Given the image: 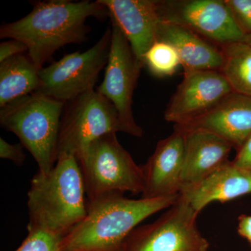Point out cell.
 Wrapping results in <instances>:
<instances>
[{
	"label": "cell",
	"mask_w": 251,
	"mask_h": 251,
	"mask_svg": "<svg viewBox=\"0 0 251 251\" xmlns=\"http://www.w3.org/2000/svg\"><path fill=\"white\" fill-rule=\"evenodd\" d=\"M32 11L14 23L0 27L1 39L25 44L27 53L39 70L64 46L87 40V18L101 19L108 10L98 1L50 0L36 1Z\"/></svg>",
	"instance_id": "obj_1"
},
{
	"label": "cell",
	"mask_w": 251,
	"mask_h": 251,
	"mask_svg": "<svg viewBox=\"0 0 251 251\" xmlns=\"http://www.w3.org/2000/svg\"><path fill=\"white\" fill-rule=\"evenodd\" d=\"M179 196L133 200L115 193L87 202V215L62 238L60 250L122 251L142 221L171 207Z\"/></svg>",
	"instance_id": "obj_2"
},
{
	"label": "cell",
	"mask_w": 251,
	"mask_h": 251,
	"mask_svg": "<svg viewBox=\"0 0 251 251\" xmlns=\"http://www.w3.org/2000/svg\"><path fill=\"white\" fill-rule=\"evenodd\" d=\"M83 177L76 157L64 153L57 157L48 174L38 172L28 192L27 230L44 229L65 237L87 213Z\"/></svg>",
	"instance_id": "obj_3"
},
{
	"label": "cell",
	"mask_w": 251,
	"mask_h": 251,
	"mask_svg": "<svg viewBox=\"0 0 251 251\" xmlns=\"http://www.w3.org/2000/svg\"><path fill=\"white\" fill-rule=\"evenodd\" d=\"M65 103L40 92L25 96L0 110V124L14 133L46 175L57 161L61 118Z\"/></svg>",
	"instance_id": "obj_4"
},
{
	"label": "cell",
	"mask_w": 251,
	"mask_h": 251,
	"mask_svg": "<svg viewBox=\"0 0 251 251\" xmlns=\"http://www.w3.org/2000/svg\"><path fill=\"white\" fill-rule=\"evenodd\" d=\"M85 184L87 202L110 194H142L143 167L119 143L115 133L100 137L76 156Z\"/></svg>",
	"instance_id": "obj_5"
},
{
	"label": "cell",
	"mask_w": 251,
	"mask_h": 251,
	"mask_svg": "<svg viewBox=\"0 0 251 251\" xmlns=\"http://www.w3.org/2000/svg\"><path fill=\"white\" fill-rule=\"evenodd\" d=\"M119 131L125 128L115 105L97 91H89L64 105L57 157L64 153L76 157L94 140Z\"/></svg>",
	"instance_id": "obj_6"
},
{
	"label": "cell",
	"mask_w": 251,
	"mask_h": 251,
	"mask_svg": "<svg viewBox=\"0 0 251 251\" xmlns=\"http://www.w3.org/2000/svg\"><path fill=\"white\" fill-rule=\"evenodd\" d=\"M111 37L110 26L90 49L66 54L43 68L38 92L66 103L93 90L99 74L108 63Z\"/></svg>",
	"instance_id": "obj_7"
},
{
	"label": "cell",
	"mask_w": 251,
	"mask_h": 251,
	"mask_svg": "<svg viewBox=\"0 0 251 251\" xmlns=\"http://www.w3.org/2000/svg\"><path fill=\"white\" fill-rule=\"evenodd\" d=\"M199 213L181 196L154 222L137 227L122 251H207L197 226Z\"/></svg>",
	"instance_id": "obj_8"
},
{
	"label": "cell",
	"mask_w": 251,
	"mask_h": 251,
	"mask_svg": "<svg viewBox=\"0 0 251 251\" xmlns=\"http://www.w3.org/2000/svg\"><path fill=\"white\" fill-rule=\"evenodd\" d=\"M161 21L175 23L221 46L248 42L225 0H158Z\"/></svg>",
	"instance_id": "obj_9"
},
{
	"label": "cell",
	"mask_w": 251,
	"mask_h": 251,
	"mask_svg": "<svg viewBox=\"0 0 251 251\" xmlns=\"http://www.w3.org/2000/svg\"><path fill=\"white\" fill-rule=\"evenodd\" d=\"M111 21L112 37L105 76L97 89L115 105L125 133L143 136V130L133 117V96L143 64L132 50L129 42L116 23Z\"/></svg>",
	"instance_id": "obj_10"
},
{
	"label": "cell",
	"mask_w": 251,
	"mask_h": 251,
	"mask_svg": "<svg viewBox=\"0 0 251 251\" xmlns=\"http://www.w3.org/2000/svg\"><path fill=\"white\" fill-rule=\"evenodd\" d=\"M233 92L220 71H186L164 112L166 121L184 125Z\"/></svg>",
	"instance_id": "obj_11"
},
{
	"label": "cell",
	"mask_w": 251,
	"mask_h": 251,
	"mask_svg": "<svg viewBox=\"0 0 251 251\" xmlns=\"http://www.w3.org/2000/svg\"><path fill=\"white\" fill-rule=\"evenodd\" d=\"M184 155L185 132L175 126L174 132L158 142L154 152L142 166L145 175L142 198L179 196Z\"/></svg>",
	"instance_id": "obj_12"
},
{
	"label": "cell",
	"mask_w": 251,
	"mask_h": 251,
	"mask_svg": "<svg viewBox=\"0 0 251 251\" xmlns=\"http://www.w3.org/2000/svg\"><path fill=\"white\" fill-rule=\"evenodd\" d=\"M108 10V17L124 33L140 62L156 41L161 23L158 0H99ZM144 66V65H143Z\"/></svg>",
	"instance_id": "obj_13"
},
{
	"label": "cell",
	"mask_w": 251,
	"mask_h": 251,
	"mask_svg": "<svg viewBox=\"0 0 251 251\" xmlns=\"http://www.w3.org/2000/svg\"><path fill=\"white\" fill-rule=\"evenodd\" d=\"M175 126L211 132L238 150L251 135V97L232 92L202 116Z\"/></svg>",
	"instance_id": "obj_14"
},
{
	"label": "cell",
	"mask_w": 251,
	"mask_h": 251,
	"mask_svg": "<svg viewBox=\"0 0 251 251\" xmlns=\"http://www.w3.org/2000/svg\"><path fill=\"white\" fill-rule=\"evenodd\" d=\"M178 127L185 132V155L181 191L185 188L197 184L228 162L229 153L233 148L224 138L211 132Z\"/></svg>",
	"instance_id": "obj_15"
},
{
	"label": "cell",
	"mask_w": 251,
	"mask_h": 251,
	"mask_svg": "<svg viewBox=\"0 0 251 251\" xmlns=\"http://www.w3.org/2000/svg\"><path fill=\"white\" fill-rule=\"evenodd\" d=\"M251 193V173L228 161L179 196L198 213L213 202H226Z\"/></svg>",
	"instance_id": "obj_16"
},
{
	"label": "cell",
	"mask_w": 251,
	"mask_h": 251,
	"mask_svg": "<svg viewBox=\"0 0 251 251\" xmlns=\"http://www.w3.org/2000/svg\"><path fill=\"white\" fill-rule=\"evenodd\" d=\"M157 41L175 48L184 72L220 71L222 67L224 57L221 48L179 25L161 21Z\"/></svg>",
	"instance_id": "obj_17"
},
{
	"label": "cell",
	"mask_w": 251,
	"mask_h": 251,
	"mask_svg": "<svg viewBox=\"0 0 251 251\" xmlns=\"http://www.w3.org/2000/svg\"><path fill=\"white\" fill-rule=\"evenodd\" d=\"M40 71L27 52L0 63V107L38 92Z\"/></svg>",
	"instance_id": "obj_18"
},
{
	"label": "cell",
	"mask_w": 251,
	"mask_h": 251,
	"mask_svg": "<svg viewBox=\"0 0 251 251\" xmlns=\"http://www.w3.org/2000/svg\"><path fill=\"white\" fill-rule=\"evenodd\" d=\"M220 48L224 57L220 72L234 92L251 97V44L240 41Z\"/></svg>",
	"instance_id": "obj_19"
},
{
	"label": "cell",
	"mask_w": 251,
	"mask_h": 251,
	"mask_svg": "<svg viewBox=\"0 0 251 251\" xmlns=\"http://www.w3.org/2000/svg\"><path fill=\"white\" fill-rule=\"evenodd\" d=\"M143 65L156 76H171L181 65L179 56L171 44L156 41L144 55Z\"/></svg>",
	"instance_id": "obj_20"
},
{
	"label": "cell",
	"mask_w": 251,
	"mask_h": 251,
	"mask_svg": "<svg viewBox=\"0 0 251 251\" xmlns=\"http://www.w3.org/2000/svg\"><path fill=\"white\" fill-rule=\"evenodd\" d=\"M62 237L44 229H30L16 251H61Z\"/></svg>",
	"instance_id": "obj_21"
},
{
	"label": "cell",
	"mask_w": 251,
	"mask_h": 251,
	"mask_svg": "<svg viewBox=\"0 0 251 251\" xmlns=\"http://www.w3.org/2000/svg\"><path fill=\"white\" fill-rule=\"evenodd\" d=\"M225 2L251 44V0H225Z\"/></svg>",
	"instance_id": "obj_22"
},
{
	"label": "cell",
	"mask_w": 251,
	"mask_h": 251,
	"mask_svg": "<svg viewBox=\"0 0 251 251\" xmlns=\"http://www.w3.org/2000/svg\"><path fill=\"white\" fill-rule=\"evenodd\" d=\"M23 148L21 143L11 145L3 138H0V157L3 159L10 160L18 166H22L25 161L26 155Z\"/></svg>",
	"instance_id": "obj_23"
},
{
	"label": "cell",
	"mask_w": 251,
	"mask_h": 251,
	"mask_svg": "<svg viewBox=\"0 0 251 251\" xmlns=\"http://www.w3.org/2000/svg\"><path fill=\"white\" fill-rule=\"evenodd\" d=\"M27 51L25 44L16 39L1 42L0 44V63L18 54L25 53Z\"/></svg>",
	"instance_id": "obj_24"
},
{
	"label": "cell",
	"mask_w": 251,
	"mask_h": 251,
	"mask_svg": "<svg viewBox=\"0 0 251 251\" xmlns=\"http://www.w3.org/2000/svg\"><path fill=\"white\" fill-rule=\"evenodd\" d=\"M232 162L237 168L251 173V135L237 150V155Z\"/></svg>",
	"instance_id": "obj_25"
},
{
	"label": "cell",
	"mask_w": 251,
	"mask_h": 251,
	"mask_svg": "<svg viewBox=\"0 0 251 251\" xmlns=\"http://www.w3.org/2000/svg\"><path fill=\"white\" fill-rule=\"evenodd\" d=\"M238 232L247 239L251 247V216L242 215L239 217Z\"/></svg>",
	"instance_id": "obj_26"
}]
</instances>
